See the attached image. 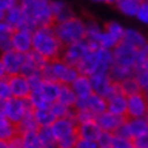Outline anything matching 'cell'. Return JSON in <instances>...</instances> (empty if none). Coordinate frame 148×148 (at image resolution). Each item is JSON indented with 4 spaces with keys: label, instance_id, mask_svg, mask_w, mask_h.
<instances>
[{
    "label": "cell",
    "instance_id": "27",
    "mask_svg": "<svg viewBox=\"0 0 148 148\" xmlns=\"http://www.w3.org/2000/svg\"><path fill=\"white\" fill-rule=\"evenodd\" d=\"M57 102H60L61 105H64V106H67V108H69V109L75 108V105H76V102H77V97L75 95V92L72 91L71 86H67V84L61 86V91H60Z\"/></svg>",
    "mask_w": 148,
    "mask_h": 148
},
{
    "label": "cell",
    "instance_id": "26",
    "mask_svg": "<svg viewBox=\"0 0 148 148\" xmlns=\"http://www.w3.org/2000/svg\"><path fill=\"white\" fill-rule=\"evenodd\" d=\"M120 86V91H121L122 95H125L126 98H129V97H133V95H137L140 92H143L141 88H140L139 83L137 80L135 79V76L132 77H128L125 80H122L121 83H118Z\"/></svg>",
    "mask_w": 148,
    "mask_h": 148
},
{
    "label": "cell",
    "instance_id": "36",
    "mask_svg": "<svg viewBox=\"0 0 148 148\" xmlns=\"http://www.w3.org/2000/svg\"><path fill=\"white\" fill-rule=\"evenodd\" d=\"M113 139H114V133H110V132H102V133L99 135L98 140H97V144H98L99 148H112Z\"/></svg>",
    "mask_w": 148,
    "mask_h": 148
},
{
    "label": "cell",
    "instance_id": "3",
    "mask_svg": "<svg viewBox=\"0 0 148 148\" xmlns=\"http://www.w3.org/2000/svg\"><path fill=\"white\" fill-rule=\"evenodd\" d=\"M53 30L64 48L86 40V21L80 16H73L65 22L56 23Z\"/></svg>",
    "mask_w": 148,
    "mask_h": 148
},
{
    "label": "cell",
    "instance_id": "20",
    "mask_svg": "<svg viewBox=\"0 0 148 148\" xmlns=\"http://www.w3.org/2000/svg\"><path fill=\"white\" fill-rule=\"evenodd\" d=\"M108 110L106 112L113 113L116 116L120 117H126V110H128V98L125 95H122L121 92L117 94L116 97L108 99Z\"/></svg>",
    "mask_w": 148,
    "mask_h": 148
},
{
    "label": "cell",
    "instance_id": "31",
    "mask_svg": "<svg viewBox=\"0 0 148 148\" xmlns=\"http://www.w3.org/2000/svg\"><path fill=\"white\" fill-rule=\"evenodd\" d=\"M103 30L108 33V34H110L113 38H116L118 42H121L126 29L122 26L121 23L116 22V21H109V22H106L103 25Z\"/></svg>",
    "mask_w": 148,
    "mask_h": 148
},
{
    "label": "cell",
    "instance_id": "35",
    "mask_svg": "<svg viewBox=\"0 0 148 148\" xmlns=\"http://www.w3.org/2000/svg\"><path fill=\"white\" fill-rule=\"evenodd\" d=\"M143 68H148V42L137 50V63H136L135 71Z\"/></svg>",
    "mask_w": 148,
    "mask_h": 148
},
{
    "label": "cell",
    "instance_id": "46",
    "mask_svg": "<svg viewBox=\"0 0 148 148\" xmlns=\"http://www.w3.org/2000/svg\"><path fill=\"white\" fill-rule=\"evenodd\" d=\"M1 144H3V143H1V141H0V147H1Z\"/></svg>",
    "mask_w": 148,
    "mask_h": 148
},
{
    "label": "cell",
    "instance_id": "16",
    "mask_svg": "<svg viewBox=\"0 0 148 148\" xmlns=\"http://www.w3.org/2000/svg\"><path fill=\"white\" fill-rule=\"evenodd\" d=\"M50 7H52V12H53L54 25L65 22L68 19L76 16L72 7L69 4H67V3H63V1H50Z\"/></svg>",
    "mask_w": 148,
    "mask_h": 148
},
{
    "label": "cell",
    "instance_id": "15",
    "mask_svg": "<svg viewBox=\"0 0 148 148\" xmlns=\"http://www.w3.org/2000/svg\"><path fill=\"white\" fill-rule=\"evenodd\" d=\"M4 22L8 23L14 30H18V29H23V27H25V25H26V18H25V14H23V11H22L21 3L16 1V4H14L12 7L5 12Z\"/></svg>",
    "mask_w": 148,
    "mask_h": 148
},
{
    "label": "cell",
    "instance_id": "22",
    "mask_svg": "<svg viewBox=\"0 0 148 148\" xmlns=\"http://www.w3.org/2000/svg\"><path fill=\"white\" fill-rule=\"evenodd\" d=\"M61 86L63 84H60L57 82L44 80L42 84H41V87H40V90H37V91H40L41 94H42V97L52 105V103L57 102L60 91H61Z\"/></svg>",
    "mask_w": 148,
    "mask_h": 148
},
{
    "label": "cell",
    "instance_id": "29",
    "mask_svg": "<svg viewBox=\"0 0 148 148\" xmlns=\"http://www.w3.org/2000/svg\"><path fill=\"white\" fill-rule=\"evenodd\" d=\"M135 76V69H129V68H122L113 65L112 69L109 71V77L110 80L114 83H121L122 80H125L128 77Z\"/></svg>",
    "mask_w": 148,
    "mask_h": 148
},
{
    "label": "cell",
    "instance_id": "47",
    "mask_svg": "<svg viewBox=\"0 0 148 148\" xmlns=\"http://www.w3.org/2000/svg\"><path fill=\"white\" fill-rule=\"evenodd\" d=\"M145 95H147V99H148V94H145Z\"/></svg>",
    "mask_w": 148,
    "mask_h": 148
},
{
    "label": "cell",
    "instance_id": "25",
    "mask_svg": "<svg viewBox=\"0 0 148 148\" xmlns=\"http://www.w3.org/2000/svg\"><path fill=\"white\" fill-rule=\"evenodd\" d=\"M141 1L139 0H117L114 1V7L118 12L126 16H136Z\"/></svg>",
    "mask_w": 148,
    "mask_h": 148
},
{
    "label": "cell",
    "instance_id": "30",
    "mask_svg": "<svg viewBox=\"0 0 148 148\" xmlns=\"http://www.w3.org/2000/svg\"><path fill=\"white\" fill-rule=\"evenodd\" d=\"M21 140H22V148H44V144L40 140L37 130H30V132L22 133Z\"/></svg>",
    "mask_w": 148,
    "mask_h": 148
},
{
    "label": "cell",
    "instance_id": "23",
    "mask_svg": "<svg viewBox=\"0 0 148 148\" xmlns=\"http://www.w3.org/2000/svg\"><path fill=\"white\" fill-rule=\"evenodd\" d=\"M97 49L95 50H90L88 53L86 54V57L82 60L79 65L76 67L79 75H84V76L91 77L95 73L97 69Z\"/></svg>",
    "mask_w": 148,
    "mask_h": 148
},
{
    "label": "cell",
    "instance_id": "43",
    "mask_svg": "<svg viewBox=\"0 0 148 148\" xmlns=\"http://www.w3.org/2000/svg\"><path fill=\"white\" fill-rule=\"evenodd\" d=\"M7 76V73H5V68L1 63V60H0V79H3V77Z\"/></svg>",
    "mask_w": 148,
    "mask_h": 148
},
{
    "label": "cell",
    "instance_id": "41",
    "mask_svg": "<svg viewBox=\"0 0 148 148\" xmlns=\"http://www.w3.org/2000/svg\"><path fill=\"white\" fill-rule=\"evenodd\" d=\"M75 148H99V147L95 141H87V140L79 139L76 145H75Z\"/></svg>",
    "mask_w": 148,
    "mask_h": 148
},
{
    "label": "cell",
    "instance_id": "24",
    "mask_svg": "<svg viewBox=\"0 0 148 148\" xmlns=\"http://www.w3.org/2000/svg\"><path fill=\"white\" fill-rule=\"evenodd\" d=\"M16 136H19L16 125L12 124L5 116H0V141L8 143Z\"/></svg>",
    "mask_w": 148,
    "mask_h": 148
},
{
    "label": "cell",
    "instance_id": "39",
    "mask_svg": "<svg viewBox=\"0 0 148 148\" xmlns=\"http://www.w3.org/2000/svg\"><path fill=\"white\" fill-rule=\"evenodd\" d=\"M136 18L144 25H148V1H141L139 11L136 14Z\"/></svg>",
    "mask_w": 148,
    "mask_h": 148
},
{
    "label": "cell",
    "instance_id": "5",
    "mask_svg": "<svg viewBox=\"0 0 148 148\" xmlns=\"http://www.w3.org/2000/svg\"><path fill=\"white\" fill-rule=\"evenodd\" d=\"M95 49H98V48L91 45L87 40H84L80 41V42H76L73 45L65 46L60 58L63 60L64 63H67L68 65L76 68L79 65V63L86 57V54L88 53L90 50H95Z\"/></svg>",
    "mask_w": 148,
    "mask_h": 148
},
{
    "label": "cell",
    "instance_id": "37",
    "mask_svg": "<svg viewBox=\"0 0 148 148\" xmlns=\"http://www.w3.org/2000/svg\"><path fill=\"white\" fill-rule=\"evenodd\" d=\"M12 98L11 94V87H10V82H8V76L0 79V99H8Z\"/></svg>",
    "mask_w": 148,
    "mask_h": 148
},
{
    "label": "cell",
    "instance_id": "4",
    "mask_svg": "<svg viewBox=\"0 0 148 148\" xmlns=\"http://www.w3.org/2000/svg\"><path fill=\"white\" fill-rule=\"evenodd\" d=\"M41 73H42L44 80H53L60 83V84L67 86H71L75 82V79L79 76V72H77L76 68L68 65L61 58L54 60V61H49L44 67Z\"/></svg>",
    "mask_w": 148,
    "mask_h": 148
},
{
    "label": "cell",
    "instance_id": "12",
    "mask_svg": "<svg viewBox=\"0 0 148 148\" xmlns=\"http://www.w3.org/2000/svg\"><path fill=\"white\" fill-rule=\"evenodd\" d=\"M12 49L22 54H27L33 50V33L26 29H18L12 34Z\"/></svg>",
    "mask_w": 148,
    "mask_h": 148
},
{
    "label": "cell",
    "instance_id": "33",
    "mask_svg": "<svg viewBox=\"0 0 148 148\" xmlns=\"http://www.w3.org/2000/svg\"><path fill=\"white\" fill-rule=\"evenodd\" d=\"M38 136H40V140L42 141L44 147L45 145H52V144H56V137H54V133L52 130V126H42V128H38Z\"/></svg>",
    "mask_w": 148,
    "mask_h": 148
},
{
    "label": "cell",
    "instance_id": "34",
    "mask_svg": "<svg viewBox=\"0 0 148 148\" xmlns=\"http://www.w3.org/2000/svg\"><path fill=\"white\" fill-rule=\"evenodd\" d=\"M135 79L137 80V83H139L141 91H143L144 94H148V68L136 69Z\"/></svg>",
    "mask_w": 148,
    "mask_h": 148
},
{
    "label": "cell",
    "instance_id": "8",
    "mask_svg": "<svg viewBox=\"0 0 148 148\" xmlns=\"http://www.w3.org/2000/svg\"><path fill=\"white\" fill-rule=\"evenodd\" d=\"M0 60L5 68V73L7 76H14V75H19L21 69H22L23 64L26 61V54H22L16 52V50H8L4 52L0 56Z\"/></svg>",
    "mask_w": 148,
    "mask_h": 148
},
{
    "label": "cell",
    "instance_id": "6",
    "mask_svg": "<svg viewBox=\"0 0 148 148\" xmlns=\"http://www.w3.org/2000/svg\"><path fill=\"white\" fill-rule=\"evenodd\" d=\"M34 109L29 102V99H18V98H11L7 102V110H5V117L10 121L18 125L23 118L29 114L33 113Z\"/></svg>",
    "mask_w": 148,
    "mask_h": 148
},
{
    "label": "cell",
    "instance_id": "45",
    "mask_svg": "<svg viewBox=\"0 0 148 148\" xmlns=\"http://www.w3.org/2000/svg\"><path fill=\"white\" fill-rule=\"evenodd\" d=\"M0 148H11V147H10V145H8V144H7V143H3V144H1V147H0Z\"/></svg>",
    "mask_w": 148,
    "mask_h": 148
},
{
    "label": "cell",
    "instance_id": "2",
    "mask_svg": "<svg viewBox=\"0 0 148 148\" xmlns=\"http://www.w3.org/2000/svg\"><path fill=\"white\" fill-rule=\"evenodd\" d=\"M33 50L46 61H54L61 57L64 46L56 37L53 27H40L33 33Z\"/></svg>",
    "mask_w": 148,
    "mask_h": 148
},
{
    "label": "cell",
    "instance_id": "19",
    "mask_svg": "<svg viewBox=\"0 0 148 148\" xmlns=\"http://www.w3.org/2000/svg\"><path fill=\"white\" fill-rule=\"evenodd\" d=\"M71 88L77 97V99H84L87 97H90L91 94H94L90 77L84 76V75H79L75 79V82L71 84Z\"/></svg>",
    "mask_w": 148,
    "mask_h": 148
},
{
    "label": "cell",
    "instance_id": "14",
    "mask_svg": "<svg viewBox=\"0 0 148 148\" xmlns=\"http://www.w3.org/2000/svg\"><path fill=\"white\" fill-rule=\"evenodd\" d=\"M95 121L99 125V128L102 129V132L116 133L117 130L122 126V124L126 121V117H120V116L113 114V113L105 112L102 114H99Z\"/></svg>",
    "mask_w": 148,
    "mask_h": 148
},
{
    "label": "cell",
    "instance_id": "7",
    "mask_svg": "<svg viewBox=\"0 0 148 148\" xmlns=\"http://www.w3.org/2000/svg\"><path fill=\"white\" fill-rule=\"evenodd\" d=\"M112 52L113 58H114V65L122 68H129V69H135L136 68V63H137V50L136 49L120 42Z\"/></svg>",
    "mask_w": 148,
    "mask_h": 148
},
{
    "label": "cell",
    "instance_id": "9",
    "mask_svg": "<svg viewBox=\"0 0 148 148\" xmlns=\"http://www.w3.org/2000/svg\"><path fill=\"white\" fill-rule=\"evenodd\" d=\"M75 110H87V112L92 113L95 117L102 114L108 110V103L106 99L99 97L97 94H91L84 99H77L76 105H75Z\"/></svg>",
    "mask_w": 148,
    "mask_h": 148
},
{
    "label": "cell",
    "instance_id": "21",
    "mask_svg": "<svg viewBox=\"0 0 148 148\" xmlns=\"http://www.w3.org/2000/svg\"><path fill=\"white\" fill-rule=\"evenodd\" d=\"M121 42L128 46H130V48H133V49L139 50L140 48H143V46L147 44L148 41L141 32L136 30V29H126Z\"/></svg>",
    "mask_w": 148,
    "mask_h": 148
},
{
    "label": "cell",
    "instance_id": "11",
    "mask_svg": "<svg viewBox=\"0 0 148 148\" xmlns=\"http://www.w3.org/2000/svg\"><path fill=\"white\" fill-rule=\"evenodd\" d=\"M52 130H53L54 137H56V144H57L58 141H61V140L76 135L77 124L73 117L60 118V120H56V121H54V124L52 125Z\"/></svg>",
    "mask_w": 148,
    "mask_h": 148
},
{
    "label": "cell",
    "instance_id": "32",
    "mask_svg": "<svg viewBox=\"0 0 148 148\" xmlns=\"http://www.w3.org/2000/svg\"><path fill=\"white\" fill-rule=\"evenodd\" d=\"M29 102H30V105H32V108L34 110L50 108V103L42 97V94L40 91H32V94L29 97Z\"/></svg>",
    "mask_w": 148,
    "mask_h": 148
},
{
    "label": "cell",
    "instance_id": "38",
    "mask_svg": "<svg viewBox=\"0 0 148 148\" xmlns=\"http://www.w3.org/2000/svg\"><path fill=\"white\" fill-rule=\"evenodd\" d=\"M112 148H135V145H133V140L120 137V136L114 135Z\"/></svg>",
    "mask_w": 148,
    "mask_h": 148
},
{
    "label": "cell",
    "instance_id": "44",
    "mask_svg": "<svg viewBox=\"0 0 148 148\" xmlns=\"http://www.w3.org/2000/svg\"><path fill=\"white\" fill-rule=\"evenodd\" d=\"M44 148H58V147H57V144H52V145H45Z\"/></svg>",
    "mask_w": 148,
    "mask_h": 148
},
{
    "label": "cell",
    "instance_id": "1",
    "mask_svg": "<svg viewBox=\"0 0 148 148\" xmlns=\"http://www.w3.org/2000/svg\"><path fill=\"white\" fill-rule=\"evenodd\" d=\"M21 7L26 18L23 29L34 33L40 27H53L54 18L50 7V1L45 0H25L21 1Z\"/></svg>",
    "mask_w": 148,
    "mask_h": 148
},
{
    "label": "cell",
    "instance_id": "48",
    "mask_svg": "<svg viewBox=\"0 0 148 148\" xmlns=\"http://www.w3.org/2000/svg\"><path fill=\"white\" fill-rule=\"evenodd\" d=\"M147 121H148V116H147Z\"/></svg>",
    "mask_w": 148,
    "mask_h": 148
},
{
    "label": "cell",
    "instance_id": "10",
    "mask_svg": "<svg viewBox=\"0 0 148 148\" xmlns=\"http://www.w3.org/2000/svg\"><path fill=\"white\" fill-rule=\"evenodd\" d=\"M148 116V99L144 92L128 98L126 118H147Z\"/></svg>",
    "mask_w": 148,
    "mask_h": 148
},
{
    "label": "cell",
    "instance_id": "17",
    "mask_svg": "<svg viewBox=\"0 0 148 148\" xmlns=\"http://www.w3.org/2000/svg\"><path fill=\"white\" fill-rule=\"evenodd\" d=\"M77 137L82 140H87V141H95L98 140L99 135L102 133V129L99 128L97 121H90L86 124L77 125Z\"/></svg>",
    "mask_w": 148,
    "mask_h": 148
},
{
    "label": "cell",
    "instance_id": "13",
    "mask_svg": "<svg viewBox=\"0 0 148 148\" xmlns=\"http://www.w3.org/2000/svg\"><path fill=\"white\" fill-rule=\"evenodd\" d=\"M10 87H11V94L12 98L18 99H29L30 94H32V87L29 84L27 77L23 75H14V76H8Z\"/></svg>",
    "mask_w": 148,
    "mask_h": 148
},
{
    "label": "cell",
    "instance_id": "40",
    "mask_svg": "<svg viewBox=\"0 0 148 148\" xmlns=\"http://www.w3.org/2000/svg\"><path fill=\"white\" fill-rule=\"evenodd\" d=\"M133 145L135 148H148V133L133 140Z\"/></svg>",
    "mask_w": 148,
    "mask_h": 148
},
{
    "label": "cell",
    "instance_id": "18",
    "mask_svg": "<svg viewBox=\"0 0 148 148\" xmlns=\"http://www.w3.org/2000/svg\"><path fill=\"white\" fill-rule=\"evenodd\" d=\"M125 126L132 140H135L137 137H140V136L148 133L147 118H126Z\"/></svg>",
    "mask_w": 148,
    "mask_h": 148
},
{
    "label": "cell",
    "instance_id": "42",
    "mask_svg": "<svg viewBox=\"0 0 148 148\" xmlns=\"http://www.w3.org/2000/svg\"><path fill=\"white\" fill-rule=\"evenodd\" d=\"M7 102H8V101H5V99H0V116H5Z\"/></svg>",
    "mask_w": 148,
    "mask_h": 148
},
{
    "label": "cell",
    "instance_id": "28",
    "mask_svg": "<svg viewBox=\"0 0 148 148\" xmlns=\"http://www.w3.org/2000/svg\"><path fill=\"white\" fill-rule=\"evenodd\" d=\"M34 118H36V121L40 128H42V126H52L54 124V121H56V117L53 116L50 108L34 110Z\"/></svg>",
    "mask_w": 148,
    "mask_h": 148
}]
</instances>
